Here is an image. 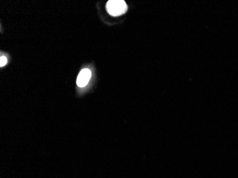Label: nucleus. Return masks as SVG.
Listing matches in <instances>:
<instances>
[{"instance_id": "f257e3e1", "label": "nucleus", "mask_w": 238, "mask_h": 178, "mask_svg": "<svg viewBox=\"0 0 238 178\" xmlns=\"http://www.w3.org/2000/svg\"><path fill=\"white\" fill-rule=\"evenodd\" d=\"M106 10L111 15L117 17L126 12L127 5L122 0H110L106 4Z\"/></svg>"}, {"instance_id": "f03ea898", "label": "nucleus", "mask_w": 238, "mask_h": 178, "mask_svg": "<svg viewBox=\"0 0 238 178\" xmlns=\"http://www.w3.org/2000/svg\"><path fill=\"white\" fill-rule=\"evenodd\" d=\"M91 77V72L88 68H84L81 71L76 79V84L79 87H85L88 84V83Z\"/></svg>"}, {"instance_id": "7ed1b4c3", "label": "nucleus", "mask_w": 238, "mask_h": 178, "mask_svg": "<svg viewBox=\"0 0 238 178\" xmlns=\"http://www.w3.org/2000/svg\"><path fill=\"white\" fill-rule=\"evenodd\" d=\"M7 63V59L6 58V56H1L0 58V66L2 67L5 66Z\"/></svg>"}]
</instances>
